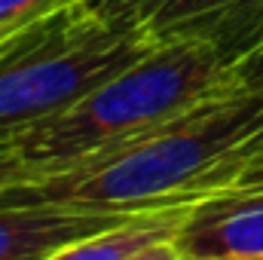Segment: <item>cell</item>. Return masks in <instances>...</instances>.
<instances>
[{
    "label": "cell",
    "instance_id": "10",
    "mask_svg": "<svg viewBox=\"0 0 263 260\" xmlns=\"http://www.w3.org/2000/svg\"><path fill=\"white\" fill-rule=\"evenodd\" d=\"M28 178H31V169L22 159V153L9 141H0V190H6L18 181H28Z\"/></svg>",
    "mask_w": 263,
    "mask_h": 260
},
{
    "label": "cell",
    "instance_id": "7",
    "mask_svg": "<svg viewBox=\"0 0 263 260\" xmlns=\"http://www.w3.org/2000/svg\"><path fill=\"white\" fill-rule=\"evenodd\" d=\"M187 211L190 205H165V208L138 211L129 220L107 227L101 233H92L86 239H77L43 260H129L150 245L175 239Z\"/></svg>",
    "mask_w": 263,
    "mask_h": 260
},
{
    "label": "cell",
    "instance_id": "11",
    "mask_svg": "<svg viewBox=\"0 0 263 260\" xmlns=\"http://www.w3.org/2000/svg\"><path fill=\"white\" fill-rule=\"evenodd\" d=\"M236 80H239V89L263 92V43L236 62Z\"/></svg>",
    "mask_w": 263,
    "mask_h": 260
},
{
    "label": "cell",
    "instance_id": "4",
    "mask_svg": "<svg viewBox=\"0 0 263 260\" xmlns=\"http://www.w3.org/2000/svg\"><path fill=\"white\" fill-rule=\"evenodd\" d=\"M172 245L181 260H263V187L193 202Z\"/></svg>",
    "mask_w": 263,
    "mask_h": 260
},
{
    "label": "cell",
    "instance_id": "1",
    "mask_svg": "<svg viewBox=\"0 0 263 260\" xmlns=\"http://www.w3.org/2000/svg\"><path fill=\"white\" fill-rule=\"evenodd\" d=\"M263 135V92L236 89L129 144L0 190V205H65L135 214L193 205Z\"/></svg>",
    "mask_w": 263,
    "mask_h": 260
},
{
    "label": "cell",
    "instance_id": "6",
    "mask_svg": "<svg viewBox=\"0 0 263 260\" xmlns=\"http://www.w3.org/2000/svg\"><path fill=\"white\" fill-rule=\"evenodd\" d=\"M129 217L132 214L80 211L65 205H0V260H43L77 239Z\"/></svg>",
    "mask_w": 263,
    "mask_h": 260
},
{
    "label": "cell",
    "instance_id": "13",
    "mask_svg": "<svg viewBox=\"0 0 263 260\" xmlns=\"http://www.w3.org/2000/svg\"><path fill=\"white\" fill-rule=\"evenodd\" d=\"M0 37H6V34H0Z\"/></svg>",
    "mask_w": 263,
    "mask_h": 260
},
{
    "label": "cell",
    "instance_id": "9",
    "mask_svg": "<svg viewBox=\"0 0 263 260\" xmlns=\"http://www.w3.org/2000/svg\"><path fill=\"white\" fill-rule=\"evenodd\" d=\"M59 3H65V0H0V34H9L34 18L46 15Z\"/></svg>",
    "mask_w": 263,
    "mask_h": 260
},
{
    "label": "cell",
    "instance_id": "12",
    "mask_svg": "<svg viewBox=\"0 0 263 260\" xmlns=\"http://www.w3.org/2000/svg\"><path fill=\"white\" fill-rule=\"evenodd\" d=\"M129 260H181V257H178V251H175V245H172V239H168V242H159V245H150V248L138 251V254L129 257Z\"/></svg>",
    "mask_w": 263,
    "mask_h": 260
},
{
    "label": "cell",
    "instance_id": "8",
    "mask_svg": "<svg viewBox=\"0 0 263 260\" xmlns=\"http://www.w3.org/2000/svg\"><path fill=\"white\" fill-rule=\"evenodd\" d=\"M86 15L110 25V28H144L147 18L165 3V0H73Z\"/></svg>",
    "mask_w": 263,
    "mask_h": 260
},
{
    "label": "cell",
    "instance_id": "2",
    "mask_svg": "<svg viewBox=\"0 0 263 260\" xmlns=\"http://www.w3.org/2000/svg\"><path fill=\"white\" fill-rule=\"evenodd\" d=\"M236 89V62L217 43L199 37L156 40L147 55L9 144L28 162L31 178H40L129 144Z\"/></svg>",
    "mask_w": 263,
    "mask_h": 260
},
{
    "label": "cell",
    "instance_id": "5",
    "mask_svg": "<svg viewBox=\"0 0 263 260\" xmlns=\"http://www.w3.org/2000/svg\"><path fill=\"white\" fill-rule=\"evenodd\" d=\"M144 28L153 40H211L239 62L263 43V0H165Z\"/></svg>",
    "mask_w": 263,
    "mask_h": 260
},
{
    "label": "cell",
    "instance_id": "3",
    "mask_svg": "<svg viewBox=\"0 0 263 260\" xmlns=\"http://www.w3.org/2000/svg\"><path fill=\"white\" fill-rule=\"evenodd\" d=\"M156 46L147 28H110L73 0L0 37V141L67 110Z\"/></svg>",
    "mask_w": 263,
    "mask_h": 260
}]
</instances>
